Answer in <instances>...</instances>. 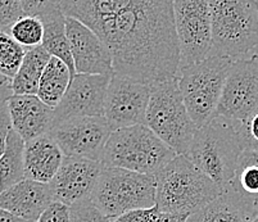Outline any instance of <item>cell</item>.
<instances>
[{"label":"cell","mask_w":258,"mask_h":222,"mask_svg":"<svg viewBox=\"0 0 258 222\" xmlns=\"http://www.w3.org/2000/svg\"><path fill=\"white\" fill-rule=\"evenodd\" d=\"M186 214H168L159 212L158 217L154 219V222H186Z\"/></svg>","instance_id":"d6a6232c"},{"label":"cell","mask_w":258,"mask_h":222,"mask_svg":"<svg viewBox=\"0 0 258 222\" xmlns=\"http://www.w3.org/2000/svg\"><path fill=\"white\" fill-rule=\"evenodd\" d=\"M13 90H12L11 84H7V85L2 86L0 88V108L4 107L8 103V100L11 99V97H13Z\"/></svg>","instance_id":"836d02e7"},{"label":"cell","mask_w":258,"mask_h":222,"mask_svg":"<svg viewBox=\"0 0 258 222\" xmlns=\"http://www.w3.org/2000/svg\"><path fill=\"white\" fill-rule=\"evenodd\" d=\"M71 208V222H111V218L98 209L91 200L77 203Z\"/></svg>","instance_id":"83f0119b"},{"label":"cell","mask_w":258,"mask_h":222,"mask_svg":"<svg viewBox=\"0 0 258 222\" xmlns=\"http://www.w3.org/2000/svg\"><path fill=\"white\" fill-rule=\"evenodd\" d=\"M51 55L43 46L27 49L15 79L11 81L15 95H36L39 84Z\"/></svg>","instance_id":"44dd1931"},{"label":"cell","mask_w":258,"mask_h":222,"mask_svg":"<svg viewBox=\"0 0 258 222\" xmlns=\"http://www.w3.org/2000/svg\"><path fill=\"white\" fill-rule=\"evenodd\" d=\"M233 58L210 55L203 62L179 69V86L185 107L197 127L212 120L221 99Z\"/></svg>","instance_id":"52a82bcc"},{"label":"cell","mask_w":258,"mask_h":222,"mask_svg":"<svg viewBox=\"0 0 258 222\" xmlns=\"http://www.w3.org/2000/svg\"><path fill=\"white\" fill-rule=\"evenodd\" d=\"M0 193H2V191H0Z\"/></svg>","instance_id":"74e56055"},{"label":"cell","mask_w":258,"mask_h":222,"mask_svg":"<svg viewBox=\"0 0 258 222\" xmlns=\"http://www.w3.org/2000/svg\"><path fill=\"white\" fill-rule=\"evenodd\" d=\"M112 132L104 117H75L54 126L48 135L64 157L100 162Z\"/></svg>","instance_id":"30bf717a"},{"label":"cell","mask_w":258,"mask_h":222,"mask_svg":"<svg viewBox=\"0 0 258 222\" xmlns=\"http://www.w3.org/2000/svg\"><path fill=\"white\" fill-rule=\"evenodd\" d=\"M7 84H11V81H9L8 79H6L3 75L0 73V88H2V86H4V85H7Z\"/></svg>","instance_id":"d590c367"},{"label":"cell","mask_w":258,"mask_h":222,"mask_svg":"<svg viewBox=\"0 0 258 222\" xmlns=\"http://www.w3.org/2000/svg\"><path fill=\"white\" fill-rule=\"evenodd\" d=\"M26 49L17 43L9 34L0 32V73L12 81L17 75Z\"/></svg>","instance_id":"d4e9b609"},{"label":"cell","mask_w":258,"mask_h":222,"mask_svg":"<svg viewBox=\"0 0 258 222\" xmlns=\"http://www.w3.org/2000/svg\"><path fill=\"white\" fill-rule=\"evenodd\" d=\"M0 222H25L23 219L18 218L15 214L9 213L8 211H4L0 208Z\"/></svg>","instance_id":"e575fe53"},{"label":"cell","mask_w":258,"mask_h":222,"mask_svg":"<svg viewBox=\"0 0 258 222\" xmlns=\"http://www.w3.org/2000/svg\"><path fill=\"white\" fill-rule=\"evenodd\" d=\"M152 86L131 77L113 75L104 100V114L112 131L145 125Z\"/></svg>","instance_id":"8fae6325"},{"label":"cell","mask_w":258,"mask_h":222,"mask_svg":"<svg viewBox=\"0 0 258 222\" xmlns=\"http://www.w3.org/2000/svg\"><path fill=\"white\" fill-rule=\"evenodd\" d=\"M145 125L177 156L186 153L198 127L185 107L179 77L152 86Z\"/></svg>","instance_id":"8992f818"},{"label":"cell","mask_w":258,"mask_h":222,"mask_svg":"<svg viewBox=\"0 0 258 222\" xmlns=\"http://www.w3.org/2000/svg\"><path fill=\"white\" fill-rule=\"evenodd\" d=\"M37 222H71V208L54 200Z\"/></svg>","instance_id":"f546056e"},{"label":"cell","mask_w":258,"mask_h":222,"mask_svg":"<svg viewBox=\"0 0 258 222\" xmlns=\"http://www.w3.org/2000/svg\"><path fill=\"white\" fill-rule=\"evenodd\" d=\"M175 29L180 50V68L203 62L212 49V20L207 0H175Z\"/></svg>","instance_id":"9c48e42d"},{"label":"cell","mask_w":258,"mask_h":222,"mask_svg":"<svg viewBox=\"0 0 258 222\" xmlns=\"http://www.w3.org/2000/svg\"><path fill=\"white\" fill-rule=\"evenodd\" d=\"M25 145V140L15 130H12L7 140L6 151L0 157V191L26 180Z\"/></svg>","instance_id":"603a6c76"},{"label":"cell","mask_w":258,"mask_h":222,"mask_svg":"<svg viewBox=\"0 0 258 222\" xmlns=\"http://www.w3.org/2000/svg\"><path fill=\"white\" fill-rule=\"evenodd\" d=\"M13 130L25 142L50 132L54 109L44 104L36 95H13L7 103Z\"/></svg>","instance_id":"ac0fdd59"},{"label":"cell","mask_w":258,"mask_h":222,"mask_svg":"<svg viewBox=\"0 0 258 222\" xmlns=\"http://www.w3.org/2000/svg\"><path fill=\"white\" fill-rule=\"evenodd\" d=\"M21 4L23 16L36 17L43 23L44 39L41 46L51 57L64 62L71 71L72 77L76 76L69 37L66 32V16L63 15L59 3L53 0H21Z\"/></svg>","instance_id":"2e32d148"},{"label":"cell","mask_w":258,"mask_h":222,"mask_svg":"<svg viewBox=\"0 0 258 222\" xmlns=\"http://www.w3.org/2000/svg\"><path fill=\"white\" fill-rule=\"evenodd\" d=\"M9 35L26 50L37 48L43 44L44 26L39 18L23 16L13 25Z\"/></svg>","instance_id":"484cf974"},{"label":"cell","mask_w":258,"mask_h":222,"mask_svg":"<svg viewBox=\"0 0 258 222\" xmlns=\"http://www.w3.org/2000/svg\"><path fill=\"white\" fill-rule=\"evenodd\" d=\"M72 79L74 77L67 64L58 58L51 57L41 76L36 97L50 108H57Z\"/></svg>","instance_id":"7402d4cb"},{"label":"cell","mask_w":258,"mask_h":222,"mask_svg":"<svg viewBox=\"0 0 258 222\" xmlns=\"http://www.w3.org/2000/svg\"><path fill=\"white\" fill-rule=\"evenodd\" d=\"M54 202L49 184L23 180L0 193V208L25 222H37Z\"/></svg>","instance_id":"e0dca14e"},{"label":"cell","mask_w":258,"mask_h":222,"mask_svg":"<svg viewBox=\"0 0 258 222\" xmlns=\"http://www.w3.org/2000/svg\"><path fill=\"white\" fill-rule=\"evenodd\" d=\"M63 160L64 154L49 135L30 140L25 145V179L50 184Z\"/></svg>","instance_id":"ffe728a7"},{"label":"cell","mask_w":258,"mask_h":222,"mask_svg":"<svg viewBox=\"0 0 258 222\" xmlns=\"http://www.w3.org/2000/svg\"><path fill=\"white\" fill-rule=\"evenodd\" d=\"M66 32L76 75L113 76L111 51L95 32L71 17H66Z\"/></svg>","instance_id":"5bb4252c"},{"label":"cell","mask_w":258,"mask_h":222,"mask_svg":"<svg viewBox=\"0 0 258 222\" xmlns=\"http://www.w3.org/2000/svg\"><path fill=\"white\" fill-rule=\"evenodd\" d=\"M250 222H258V214H257V216H255L254 218H253L252 221H250Z\"/></svg>","instance_id":"8d00e7d4"},{"label":"cell","mask_w":258,"mask_h":222,"mask_svg":"<svg viewBox=\"0 0 258 222\" xmlns=\"http://www.w3.org/2000/svg\"><path fill=\"white\" fill-rule=\"evenodd\" d=\"M186 222H249V219L224 193H221L219 198L190 214Z\"/></svg>","instance_id":"cb8c5ba5"},{"label":"cell","mask_w":258,"mask_h":222,"mask_svg":"<svg viewBox=\"0 0 258 222\" xmlns=\"http://www.w3.org/2000/svg\"><path fill=\"white\" fill-rule=\"evenodd\" d=\"M156 207L162 213L190 216L222 193L185 156H176L156 175Z\"/></svg>","instance_id":"7a4b0ae2"},{"label":"cell","mask_w":258,"mask_h":222,"mask_svg":"<svg viewBox=\"0 0 258 222\" xmlns=\"http://www.w3.org/2000/svg\"><path fill=\"white\" fill-rule=\"evenodd\" d=\"M158 214L159 211L157 207L151 208V209H137V211H131L121 216L113 217L111 218V222H154Z\"/></svg>","instance_id":"4dcf8cb0"},{"label":"cell","mask_w":258,"mask_h":222,"mask_svg":"<svg viewBox=\"0 0 258 222\" xmlns=\"http://www.w3.org/2000/svg\"><path fill=\"white\" fill-rule=\"evenodd\" d=\"M241 153L233 122L215 116L197 130L184 156L222 191L233 179Z\"/></svg>","instance_id":"3957f363"},{"label":"cell","mask_w":258,"mask_h":222,"mask_svg":"<svg viewBox=\"0 0 258 222\" xmlns=\"http://www.w3.org/2000/svg\"><path fill=\"white\" fill-rule=\"evenodd\" d=\"M21 17H23L21 0H0V32L9 34Z\"/></svg>","instance_id":"f1b7e54d"},{"label":"cell","mask_w":258,"mask_h":222,"mask_svg":"<svg viewBox=\"0 0 258 222\" xmlns=\"http://www.w3.org/2000/svg\"><path fill=\"white\" fill-rule=\"evenodd\" d=\"M249 222L258 214V152H243L233 179L222 190Z\"/></svg>","instance_id":"d6986e66"},{"label":"cell","mask_w":258,"mask_h":222,"mask_svg":"<svg viewBox=\"0 0 258 222\" xmlns=\"http://www.w3.org/2000/svg\"><path fill=\"white\" fill-rule=\"evenodd\" d=\"M212 49L210 55L239 59L258 48V2L211 0Z\"/></svg>","instance_id":"5b68a950"},{"label":"cell","mask_w":258,"mask_h":222,"mask_svg":"<svg viewBox=\"0 0 258 222\" xmlns=\"http://www.w3.org/2000/svg\"><path fill=\"white\" fill-rule=\"evenodd\" d=\"M109 80L111 77L99 75H76L54 108L53 127L75 117H103Z\"/></svg>","instance_id":"4fadbf2b"},{"label":"cell","mask_w":258,"mask_h":222,"mask_svg":"<svg viewBox=\"0 0 258 222\" xmlns=\"http://www.w3.org/2000/svg\"><path fill=\"white\" fill-rule=\"evenodd\" d=\"M12 130H13V125H12L11 113H9L8 106L6 104L0 108V157L3 156L6 151L7 140Z\"/></svg>","instance_id":"1f68e13d"},{"label":"cell","mask_w":258,"mask_h":222,"mask_svg":"<svg viewBox=\"0 0 258 222\" xmlns=\"http://www.w3.org/2000/svg\"><path fill=\"white\" fill-rule=\"evenodd\" d=\"M176 156L147 125H135L112 132L100 163L104 168L156 176Z\"/></svg>","instance_id":"277c9868"},{"label":"cell","mask_w":258,"mask_h":222,"mask_svg":"<svg viewBox=\"0 0 258 222\" xmlns=\"http://www.w3.org/2000/svg\"><path fill=\"white\" fill-rule=\"evenodd\" d=\"M103 168L100 162L64 157L59 171L49 184L54 200L69 207L89 200Z\"/></svg>","instance_id":"9a60e30c"},{"label":"cell","mask_w":258,"mask_h":222,"mask_svg":"<svg viewBox=\"0 0 258 222\" xmlns=\"http://www.w3.org/2000/svg\"><path fill=\"white\" fill-rule=\"evenodd\" d=\"M233 125L243 152H258V108Z\"/></svg>","instance_id":"4316f807"},{"label":"cell","mask_w":258,"mask_h":222,"mask_svg":"<svg viewBox=\"0 0 258 222\" xmlns=\"http://www.w3.org/2000/svg\"><path fill=\"white\" fill-rule=\"evenodd\" d=\"M258 108V54L239 58L225 81L216 116L239 122Z\"/></svg>","instance_id":"7c38bea8"},{"label":"cell","mask_w":258,"mask_h":222,"mask_svg":"<svg viewBox=\"0 0 258 222\" xmlns=\"http://www.w3.org/2000/svg\"><path fill=\"white\" fill-rule=\"evenodd\" d=\"M156 176L121 168H103L91 203L109 218L156 207Z\"/></svg>","instance_id":"ba28073f"},{"label":"cell","mask_w":258,"mask_h":222,"mask_svg":"<svg viewBox=\"0 0 258 222\" xmlns=\"http://www.w3.org/2000/svg\"><path fill=\"white\" fill-rule=\"evenodd\" d=\"M95 34L111 51L114 75L151 86L179 75L172 0H128Z\"/></svg>","instance_id":"6da1fadb"}]
</instances>
